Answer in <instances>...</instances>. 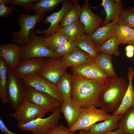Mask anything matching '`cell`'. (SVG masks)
<instances>
[{
	"mask_svg": "<svg viewBox=\"0 0 134 134\" xmlns=\"http://www.w3.org/2000/svg\"><path fill=\"white\" fill-rule=\"evenodd\" d=\"M126 56L129 58L132 57L134 55V52L132 51H126Z\"/></svg>",
	"mask_w": 134,
	"mask_h": 134,
	"instance_id": "b9f144b4",
	"label": "cell"
},
{
	"mask_svg": "<svg viewBox=\"0 0 134 134\" xmlns=\"http://www.w3.org/2000/svg\"><path fill=\"white\" fill-rule=\"evenodd\" d=\"M75 41L77 46L87 53L95 60L100 53L94 42L85 34Z\"/></svg>",
	"mask_w": 134,
	"mask_h": 134,
	"instance_id": "d4e9b609",
	"label": "cell"
},
{
	"mask_svg": "<svg viewBox=\"0 0 134 134\" xmlns=\"http://www.w3.org/2000/svg\"><path fill=\"white\" fill-rule=\"evenodd\" d=\"M22 48V46L14 42L6 44H0V58L9 67L13 69L20 61Z\"/></svg>",
	"mask_w": 134,
	"mask_h": 134,
	"instance_id": "2e32d148",
	"label": "cell"
},
{
	"mask_svg": "<svg viewBox=\"0 0 134 134\" xmlns=\"http://www.w3.org/2000/svg\"><path fill=\"white\" fill-rule=\"evenodd\" d=\"M128 85L123 78L108 77L99 97V107L107 113L116 111L121 103Z\"/></svg>",
	"mask_w": 134,
	"mask_h": 134,
	"instance_id": "7a4b0ae2",
	"label": "cell"
},
{
	"mask_svg": "<svg viewBox=\"0 0 134 134\" xmlns=\"http://www.w3.org/2000/svg\"><path fill=\"white\" fill-rule=\"evenodd\" d=\"M76 46L75 41H68L57 47L54 52L63 58L69 54Z\"/></svg>",
	"mask_w": 134,
	"mask_h": 134,
	"instance_id": "e575fe53",
	"label": "cell"
},
{
	"mask_svg": "<svg viewBox=\"0 0 134 134\" xmlns=\"http://www.w3.org/2000/svg\"><path fill=\"white\" fill-rule=\"evenodd\" d=\"M22 79L27 85L48 94L62 104L63 102L56 84L50 82L36 73L27 75Z\"/></svg>",
	"mask_w": 134,
	"mask_h": 134,
	"instance_id": "9c48e42d",
	"label": "cell"
},
{
	"mask_svg": "<svg viewBox=\"0 0 134 134\" xmlns=\"http://www.w3.org/2000/svg\"><path fill=\"white\" fill-rule=\"evenodd\" d=\"M115 35L117 38L119 45L128 44L133 40L132 29L126 26L118 25Z\"/></svg>",
	"mask_w": 134,
	"mask_h": 134,
	"instance_id": "1f68e13d",
	"label": "cell"
},
{
	"mask_svg": "<svg viewBox=\"0 0 134 134\" xmlns=\"http://www.w3.org/2000/svg\"><path fill=\"white\" fill-rule=\"evenodd\" d=\"M48 112L36 105L24 100L16 111L8 116L16 120L18 125H21L38 118H43Z\"/></svg>",
	"mask_w": 134,
	"mask_h": 134,
	"instance_id": "ba28073f",
	"label": "cell"
},
{
	"mask_svg": "<svg viewBox=\"0 0 134 134\" xmlns=\"http://www.w3.org/2000/svg\"><path fill=\"white\" fill-rule=\"evenodd\" d=\"M60 33L68 41H75L85 33L84 27L79 20L66 26L60 27Z\"/></svg>",
	"mask_w": 134,
	"mask_h": 134,
	"instance_id": "44dd1931",
	"label": "cell"
},
{
	"mask_svg": "<svg viewBox=\"0 0 134 134\" xmlns=\"http://www.w3.org/2000/svg\"><path fill=\"white\" fill-rule=\"evenodd\" d=\"M73 6L64 16L60 24V27H64L68 25L79 20L82 8L78 0H72Z\"/></svg>",
	"mask_w": 134,
	"mask_h": 134,
	"instance_id": "f1b7e54d",
	"label": "cell"
},
{
	"mask_svg": "<svg viewBox=\"0 0 134 134\" xmlns=\"http://www.w3.org/2000/svg\"><path fill=\"white\" fill-rule=\"evenodd\" d=\"M45 60V58L21 60L13 69L14 73L17 77L20 79L27 75L36 73L41 67Z\"/></svg>",
	"mask_w": 134,
	"mask_h": 134,
	"instance_id": "9a60e30c",
	"label": "cell"
},
{
	"mask_svg": "<svg viewBox=\"0 0 134 134\" xmlns=\"http://www.w3.org/2000/svg\"><path fill=\"white\" fill-rule=\"evenodd\" d=\"M61 112L57 107L49 116L45 118H38L23 125H18L23 132H31L33 134H46L50 129L58 125L61 118Z\"/></svg>",
	"mask_w": 134,
	"mask_h": 134,
	"instance_id": "52a82bcc",
	"label": "cell"
},
{
	"mask_svg": "<svg viewBox=\"0 0 134 134\" xmlns=\"http://www.w3.org/2000/svg\"><path fill=\"white\" fill-rule=\"evenodd\" d=\"M88 131L85 130H80V134H88Z\"/></svg>",
	"mask_w": 134,
	"mask_h": 134,
	"instance_id": "7bdbcfd3",
	"label": "cell"
},
{
	"mask_svg": "<svg viewBox=\"0 0 134 134\" xmlns=\"http://www.w3.org/2000/svg\"><path fill=\"white\" fill-rule=\"evenodd\" d=\"M87 53L76 46L67 56L61 58L64 65L67 68L79 66L87 62L91 57Z\"/></svg>",
	"mask_w": 134,
	"mask_h": 134,
	"instance_id": "ffe728a7",
	"label": "cell"
},
{
	"mask_svg": "<svg viewBox=\"0 0 134 134\" xmlns=\"http://www.w3.org/2000/svg\"><path fill=\"white\" fill-rule=\"evenodd\" d=\"M61 3L62 7L60 10L53 13L44 19V22L45 23L50 24L49 28L43 31L38 29L35 31V34L38 35L44 34L43 37L45 38L50 36L59 30L60 27V23L63 18L73 6L72 0H64Z\"/></svg>",
	"mask_w": 134,
	"mask_h": 134,
	"instance_id": "8fae6325",
	"label": "cell"
},
{
	"mask_svg": "<svg viewBox=\"0 0 134 134\" xmlns=\"http://www.w3.org/2000/svg\"><path fill=\"white\" fill-rule=\"evenodd\" d=\"M81 7L79 20L84 27L85 33L89 36L102 25L104 21L101 17L92 11L89 7L88 0H85Z\"/></svg>",
	"mask_w": 134,
	"mask_h": 134,
	"instance_id": "4fadbf2b",
	"label": "cell"
},
{
	"mask_svg": "<svg viewBox=\"0 0 134 134\" xmlns=\"http://www.w3.org/2000/svg\"><path fill=\"white\" fill-rule=\"evenodd\" d=\"M101 5L103 7L106 14L102 26L109 23L111 21H117L124 9L122 4L119 5L113 0H102Z\"/></svg>",
	"mask_w": 134,
	"mask_h": 134,
	"instance_id": "603a6c76",
	"label": "cell"
},
{
	"mask_svg": "<svg viewBox=\"0 0 134 134\" xmlns=\"http://www.w3.org/2000/svg\"><path fill=\"white\" fill-rule=\"evenodd\" d=\"M72 100L82 108L99 107V99L108 78L91 80L82 78L72 70Z\"/></svg>",
	"mask_w": 134,
	"mask_h": 134,
	"instance_id": "6da1fadb",
	"label": "cell"
},
{
	"mask_svg": "<svg viewBox=\"0 0 134 134\" xmlns=\"http://www.w3.org/2000/svg\"><path fill=\"white\" fill-rule=\"evenodd\" d=\"M56 85L62 98L63 102L72 99V75L66 71L57 82Z\"/></svg>",
	"mask_w": 134,
	"mask_h": 134,
	"instance_id": "cb8c5ba5",
	"label": "cell"
},
{
	"mask_svg": "<svg viewBox=\"0 0 134 134\" xmlns=\"http://www.w3.org/2000/svg\"><path fill=\"white\" fill-rule=\"evenodd\" d=\"M130 61L133 62L134 63V58L131 59Z\"/></svg>",
	"mask_w": 134,
	"mask_h": 134,
	"instance_id": "7dc6e473",
	"label": "cell"
},
{
	"mask_svg": "<svg viewBox=\"0 0 134 134\" xmlns=\"http://www.w3.org/2000/svg\"><path fill=\"white\" fill-rule=\"evenodd\" d=\"M123 115L114 116L100 123L95 124L88 131V134H102L106 132L117 130L118 123Z\"/></svg>",
	"mask_w": 134,
	"mask_h": 134,
	"instance_id": "7402d4cb",
	"label": "cell"
},
{
	"mask_svg": "<svg viewBox=\"0 0 134 134\" xmlns=\"http://www.w3.org/2000/svg\"><path fill=\"white\" fill-rule=\"evenodd\" d=\"M134 76V70L132 67H129L128 72L129 85L125 94L118 108L112 113V115L116 116L123 114L130 108L134 106V86L132 83Z\"/></svg>",
	"mask_w": 134,
	"mask_h": 134,
	"instance_id": "e0dca14e",
	"label": "cell"
},
{
	"mask_svg": "<svg viewBox=\"0 0 134 134\" xmlns=\"http://www.w3.org/2000/svg\"><path fill=\"white\" fill-rule=\"evenodd\" d=\"M118 25L134 28V8L128 7L122 10L117 21Z\"/></svg>",
	"mask_w": 134,
	"mask_h": 134,
	"instance_id": "d6a6232c",
	"label": "cell"
},
{
	"mask_svg": "<svg viewBox=\"0 0 134 134\" xmlns=\"http://www.w3.org/2000/svg\"><path fill=\"white\" fill-rule=\"evenodd\" d=\"M95 60L97 64L105 73L108 77L117 76L113 67L111 56L100 53Z\"/></svg>",
	"mask_w": 134,
	"mask_h": 134,
	"instance_id": "83f0119b",
	"label": "cell"
},
{
	"mask_svg": "<svg viewBox=\"0 0 134 134\" xmlns=\"http://www.w3.org/2000/svg\"><path fill=\"white\" fill-rule=\"evenodd\" d=\"M16 10V8L14 6H6L5 0H0V17L8 18L11 15L12 11H15Z\"/></svg>",
	"mask_w": 134,
	"mask_h": 134,
	"instance_id": "8d00e7d4",
	"label": "cell"
},
{
	"mask_svg": "<svg viewBox=\"0 0 134 134\" xmlns=\"http://www.w3.org/2000/svg\"><path fill=\"white\" fill-rule=\"evenodd\" d=\"M72 70L86 79L98 80L108 77L107 74L96 63L95 59L92 57L83 65L71 68Z\"/></svg>",
	"mask_w": 134,
	"mask_h": 134,
	"instance_id": "5bb4252c",
	"label": "cell"
},
{
	"mask_svg": "<svg viewBox=\"0 0 134 134\" xmlns=\"http://www.w3.org/2000/svg\"><path fill=\"white\" fill-rule=\"evenodd\" d=\"M102 134H124L121 130L118 128L117 130L109 131Z\"/></svg>",
	"mask_w": 134,
	"mask_h": 134,
	"instance_id": "ab89813d",
	"label": "cell"
},
{
	"mask_svg": "<svg viewBox=\"0 0 134 134\" xmlns=\"http://www.w3.org/2000/svg\"><path fill=\"white\" fill-rule=\"evenodd\" d=\"M25 100L36 105L48 112H53L62 104L48 94L29 86Z\"/></svg>",
	"mask_w": 134,
	"mask_h": 134,
	"instance_id": "7c38bea8",
	"label": "cell"
},
{
	"mask_svg": "<svg viewBox=\"0 0 134 134\" xmlns=\"http://www.w3.org/2000/svg\"><path fill=\"white\" fill-rule=\"evenodd\" d=\"M44 39L49 48L54 52L57 47L68 41L58 31Z\"/></svg>",
	"mask_w": 134,
	"mask_h": 134,
	"instance_id": "836d02e7",
	"label": "cell"
},
{
	"mask_svg": "<svg viewBox=\"0 0 134 134\" xmlns=\"http://www.w3.org/2000/svg\"><path fill=\"white\" fill-rule=\"evenodd\" d=\"M115 2L117 4L120 5L122 4L121 3V0H114Z\"/></svg>",
	"mask_w": 134,
	"mask_h": 134,
	"instance_id": "ee69618b",
	"label": "cell"
},
{
	"mask_svg": "<svg viewBox=\"0 0 134 134\" xmlns=\"http://www.w3.org/2000/svg\"><path fill=\"white\" fill-rule=\"evenodd\" d=\"M118 40L115 35L106 40L98 48L100 53H102L111 56H118L121 54L118 48Z\"/></svg>",
	"mask_w": 134,
	"mask_h": 134,
	"instance_id": "f546056e",
	"label": "cell"
},
{
	"mask_svg": "<svg viewBox=\"0 0 134 134\" xmlns=\"http://www.w3.org/2000/svg\"><path fill=\"white\" fill-rule=\"evenodd\" d=\"M118 26L117 21H112L99 27L89 36L98 48L111 37L115 35Z\"/></svg>",
	"mask_w": 134,
	"mask_h": 134,
	"instance_id": "d6986e66",
	"label": "cell"
},
{
	"mask_svg": "<svg viewBox=\"0 0 134 134\" xmlns=\"http://www.w3.org/2000/svg\"><path fill=\"white\" fill-rule=\"evenodd\" d=\"M8 68L7 64L0 58V99L4 104L9 103L7 93Z\"/></svg>",
	"mask_w": 134,
	"mask_h": 134,
	"instance_id": "4316f807",
	"label": "cell"
},
{
	"mask_svg": "<svg viewBox=\"0 0 134 134\" xmlns=\"http://www.w3.org/2000/svg\"><path fill=\"white\" fill-rule=\"evenodd\" d=\"M128 44L132 45L134 47V40H132Z\"/></svg>",
	"mask_w": 134,
	"mask_h": 134,
	"instance_id": "f6af8a7d",
	"label": "cell"
},
{
	"mask_svg": "<svg viewBox=\"0 0 134 134\" xmlns=\"http://www.w3.org/2000/svg\"><path fill=\"white\" fill-rule=\"evenodd\" d=\"M28 86L22 79L18 78L13 69L8 67L7 93L9 102L16 110L25 100Z\"/></svg>",
	"mask_w": 134,
	"mask_h": 134,
	"instance_id": "5b68a950",
	"label": "cell"
},
{
	"mask_svg": "<svg viewBox=\"0 0 134 134\" xmlns=\"http://www.w3.org/2000/svg\"><path fill=\"white\" fill-rule=\"evenodd\" d=\"M132 28V29L133 32V40H134V28Z\"/></svg>",
	"mask_w": 134,
	"mask_h": 134,
	"instance_id": "bcb514c9",
	"label": "cell"
},
{
	"mask_svg": "<svg viewBox=\"0 0 134 134\" xmlns=\"http://www.w3.org/2000/svg\"><path fill=\"white\" fill-rule=\"evenodd\" d=\"M41 35L36 34L31 30L29 35V42L26 45L22 46L20 60L33 58H62L52 50L45 42Z\"/></svg>",
	"mask_w": 134,
	"mask_h": 134,
	"instance_id": "3957f363",
	"label": "cell"
},
{
	"mask_svg": "<svg viewBox=\"0 0 134 134\" xmlns=\"http://www.w3.org/2000/svg\"><path fill=\"white\" fill-rule=\"evenodd\" d=\"M118 127L124 134H134V106L130 108L123 114Z\"/></svg>",
	"mask_w": 134,
	"mask_h": 134,
	"instance_id": "484cf974",
	"label": "cell"
},
{
	"mask_svg": "<svg viewBox=\"0 0 134 134\" xmlns=\"http://www.w3.org/2000/svg\"><path fill=\"white\" fill-rule=\"evenodd\" d=\"M67 68L61 58H49L45 60L42 66L36 73L56 84L58 80L66 72Z\"/></svg>",
	"mask_w": 134,
	"mask_h": 134,
	"instance_id": "30bf717a",
	"label": "cell"
},
{
	"mask_svg": "<svg viewBox=\"0 0 134 134\" xmlns=\"http://www.w3.org/2000/svg\"><path fill=\"white\" fill-rule=\"evenodd\" d=\"M64 126L60 125L49 130L46 134H74Z\"/></svg>",
	"mask_w": 134,
	"mask_h": 134,
	"instance_id": "74e56055",
	"label": "cell"
},
{
	"mask_svg": "<svg viewBox=\"0 0 134 134\" xmlns=\"http://www.w3.org/2000/svg\"><path fill=\"white\" fill-rule=\"evenodd\" d=\"M6 4L13 6L18 5L22 7L25 12L32 10L34 3L38 0H5Z\"/></svg>",
	"mask_w": 134,
	"mask_h": 134,
	"instance_id": "d590c367",
	"label": "cell"
},
{
	"mask_svg": "<svg viewBox=\"0 0 134 134\" xmlns=\"http://www.w3.org/2000/svg\"><path fill=\"white\" fill-rule=\"evenodd\" d=\"M82 108L72 99L64 101L61 105V112L63 114L69 129L72 127L79 118Z\"/></svg>",
	"mask_w": 134,
	"mask_h": 134,
	"instance_id": "ac0fdd59",
	"label": "cell"
},
{
	"mask_svg": "<svg viewBox=\"0 0 134 134\" xmlns=\"http://www.w3.org/2000/svg\"><path fill=\"white\" fill-rule=\"evenodd\" d=\"M43 14H21L17 19L20 26L19 31H13L11 36L14 42L22 46L29 42L30 31L34 30L36 25L41 22L44 18Z\"/></svg>",
	"mask_w": 134,
	"mask_h": 134,
	"instance_id": "277c9868",
	"label": "cell"
},
{
	"mask_svg": "<svg viewBox=\"0 0 134 134\" xmlns=\"http://www.w3.org/2000/svg\"><path fill=\"white\" fill-rule=\"evenodd\" d=\"M125 50L126 51H132L134 52V47L132 45H129L126 47Z\"/></svg>",
	"mask_w": 134,
	"mask_h": 134,
	"instance_id": "60d3db41",
	"label": "cell"
},
{
	"mask_svg": "<svg viewBox=\"0 0 134 134\" xmlns=\"http://www.w3.org/2000/svg\"><path fill=\"white\" fill-rule=\"evenodd\" d=\"M64 0H40L34 3L32 10L35 13L43 14L54 10Z\"/></svg>",
	"mask_w": 134,
	"mask_h": 134,
	"instance_id": "4dcf8cb0",
	"label": "cell"
},
{
	"mask_svg": "<svg viewBox=\"0 0 134 134\" xmlns=\"http://www.w3.org/2000/svg\"><path fill=\"white\" fill-rule=\"evenodd\" d=\"M113 116L102 109H98L96 107L82 108L81 114L78 120L69 129L73 133L79 130L89 131L96 122L103 121Z\"/></svg>",
	"mask_w": 134,
	"mask_h": 134,
	"instance_id": "8992f818",
	"label": "cell"
},
{
	"mask_svg": "<svg viewBox=\"0 0 134 134\" xmlns=\"http://www.w3.org/2000/svg\"><path fill=\"white\" fill-rule=\"evenodd\" d=\"M0 130L1 133L6 134H16L9 131L1 119H0Z\"/></svg>",
	"mask_w": 134,
	"mask_h": 134,
	"instance_id": "f35d334b",
	"label": "cell"
}]
</instances>
